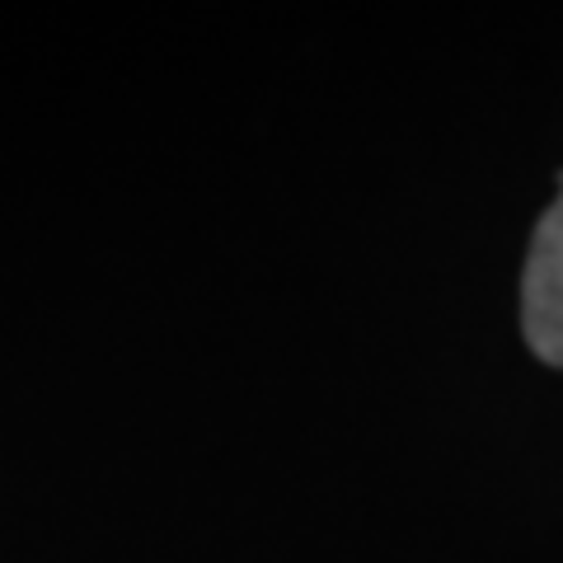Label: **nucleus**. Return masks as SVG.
Returning a JSON list of instances; mask_svg holds the SVG:
<instances>
[{"label":"nucleus","mask_w":563,"mask_h":563,"mask_svg":"<svg viewBox=\"0 0 563 563\" xmlns=\"http://www.w3.org/2000/svg\"><path fill=\"white\" fill-rule=\"evenodd\" d=\"M521 329L540 362L563 366V179L544 207L521 273Z\"/></svg>","instance_id":"nucleus-1"}]
</instances>
